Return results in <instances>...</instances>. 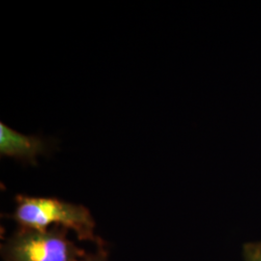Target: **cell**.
<instances>
[{"label":"cell","mask_w":261,"mask_h":261,"mask_svg":"<svg viewBox=\"0 0 261 261\" xmlns=\"http://www.w3.org/2000/svg\"><path fill=\"white\" fill-rule=\"evenodd\" d=\"M17 207L13 219L20 227L46 230L49 225L61 226L75 231L82 241H90L103 246L95 235V221L90 211L83 205H76L53 197L16 196Z\"/></svg>","instance_id":"obj_1"},{"label":"cell","mask_w":261,"mask_h":261,"mask_svg":"<svg viewBox=\"0 0 261 261\" xmlns=\"http://www.w3.org/2000/svg\"><path fill=\"white\" fill-rule=\"evenodd\" d=\"M3 261H82L83 249L67 237V229L20 227L1 246Z\"/></svg>","instance_id":"obj_2"},{"label":"cell","mask_w":261,"mask_h":261,"mask_svg":"<svg viewBox=\"0 0 261 261\" xmlns=\"http://www.w3.org/2000/svg\"><path fill=\"white\" fill-rule=\"evenodd\" d=\"M48 143L40 137L24 136L12 130L7 125L0 123V154L36 164L38 155L45 154Z\"/></svg>","instance_id":"obj_3"},{"label":"cell","mask_w":261,"mask_h":261,"mask_svg":"<svg viewBox=\"0 0 261 261\" xmlns=\"http://www.w3.org/2000/svg\"><path fill=\"white\" fill-rule=\"evenodd\" d=\"M243 254L245 261H261V242L245 244Z\"/></svg>","instance_id":"obj_4"},{"label":"cell","mask_w":261,"mask_h":261,"mask_svg":"<svg viewBox=\"0 0 261 261\" xmlns=\"http://www.w3.org/2000/svg\"><path fill=\"white\" fill-rule=\"evenodd\" d=\"M82 261H109L108 259V253L107 251L105 250L103 246H99L98 247V251L93 252V253H89L84 256V259Z\"/></svg>","instance_id":"obj_5"}]
</instances>
